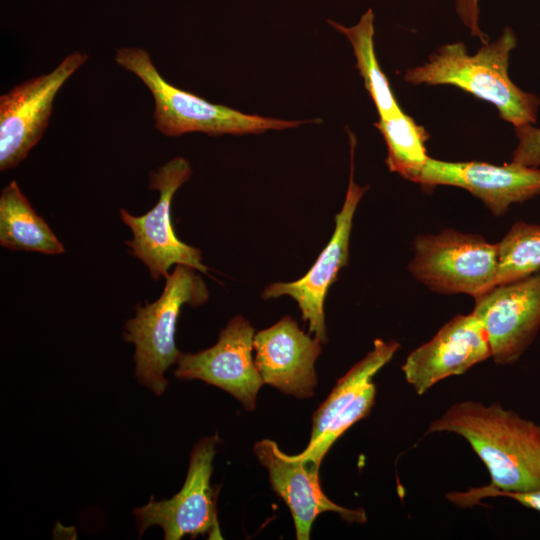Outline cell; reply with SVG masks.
I'll list each match as a JSON object with an SVG mask.
<instances>
[{"instance_id": "6da1fadb", "label": "cell", "mask_w": 540, "mask_h": 540, "mask_svg": "<svg viewBox=\"0 0 540 540\" xmlns=\"http://www.w3.org/2000/svg\"><path fill=\"white\" fill-rule=\"evenodd\" d=\"M455 433L463 437L485 464L490 483L503 492L540 489V425L498 402L484 405L465 400L432 421L426 434Z\"/></svg>"}, {"instance_id": "7a4b0ae2", "label": "cell", "mask_w": 540, "mask_h": 540, "mask_svg": "<svg viewBox=\"0 0 540 540\" xmlns=\"http://www.w3.org/2000/svg\"><path fill=\"white\" fill-rule=\"evenodd\" d=\"M517 37L505 27L493 42L468 54L462 42L441 46L423 65L409 68L404 81L412 85H452L492 103L502 119L514 127L537 121L540 99L520 89L509 77V58Z\"/></svg>"}, {"instance_id": "3957f363", "label": "cell", "mask_w": 540, "mask_h": 540, "mask_svg": "<svg viewBox=\"0 0 540 540\" xmlns=\"http://www.w3.org/2000/svg\"><path fill=\"white\" fill-rule=\"evenodd\" d=\"M115 62L133 73L148 88L154 101L155 129L168 137L192 132L211 136L257 134L295 128L311 122L251 115L210 103L167 82L152 62L150 54L142 48H118Z\"/></svg>"}, {"instance_id": "277c9868", "label": "cell", "mask_w": 540, "mask_h": 540, "mask_svg": "<svg viewBox=\"0 0 540 540\" xmlns=\"http://www.w3.org/2000/svg\"><path fill=\"white\" fill-rule=\"evenodd\" d=\"M208 299L209 290L197 270L176 265L165 279L159 298L137 305L135 316L126 322L123 339L135 347V376L156 395L165 392V372L182 354L175 342L182 306L198 307Z\"/></svg>"}, {"instance_id": "5b68a950", "label": "cell", "mask_w": 540, "mask_h": 540, "mask_svg": "<svg viewBox=\"0 0 540 540\" xmlns=\"http://www.w3.org/2000/svg\"><path fill=\"white\" fill-rule=\"evenodd\" d=\"M191 174L190 163L177 156L149 174V189L159 193L151 210L137 216L120 209L121 220L131 232V239L125 242L129 254L147 267L153 280L166 279L170 268L176 265L209 273L210 269L202 262L201 250L176 236L171 219L173 197Z\"/></svg>"}, {"instance_id": "8992f818", "label": "cell", "mask_w": 540, "mask_h": 540, "mask_svg": "<svg viewBox=\"0 0 540 540\" xmlns=\"http://www.w3.org/2000/svg\"><path fill=\"white\" fill-rule=\"evenodd\" d=\"M408 268L434 292L476 298L496 285L497 248L480 235L445 229L415 238Z\"/></svg>"}, {"instance_id": "52a82bcc", "label": "cell", "mask_w": 540, "mask_h": 540, "mask_svg": "<svg viewBox=\"0 0 540 540\" xmlns=\"http://www.w3.org/2000/svg\"><path fill=\"white\" fill-rule=\"evenodd\" d=\"M219 442L216 434L204 437L194 445L184 485L177 494L170 499L151 500L134 510L140 536L146 529L159 526L166 540H179L186 535L222 538L216 509L217 493L210 481Z\"/></svg>"}, {"instance_id": "ba28073f", "label": "cell", "mask_w": 540, "mask_h": 540, "mask_svg": "<svg viewBox=\"0 0 540 540\" xmlns=\"http://www.w3.org/2000/svg\"><path fill=\"white\" fill-rule=\"evenodd\" d=\"M88 60L73 51L49 73L12 87L0 97V170L17 167L45 133L57 93Z\"/></svg>"}, {"instance_id": "9c48e42d", "label": "cell", "mask_w": 540, "mask_h": 540, "mask_svg": "<svg viewBox=\"0 0 540 540\" xmlns=\"http://www.w3.org/2000/svg\"><path fill=\"white\" fill-rule=\"evenodd\" d=\"M350 138V177L345 200L340 212L335 216V229L313 266L298 280L276 282L268 285L262 292L264 299L290 296L301 311L302 319L308 323L309 330L321 343L327 342L324 303L330 286L335 282L339 271L348 264L349 243L353 218L357 206L367 191L354 181V150L356 138L348 130Z\"/></svg>"}, {"instance_id": "30bf717a", "label": "cell", "mask_w": 540, "mask_h": 540, "mask_svg": "<svg viewBox=\"0 0 540 540\" xmlns=\"http://www.w3.org/2000/svg\"><path fill=\"white\" fill-rule=\"evenodd\" d=\"M254 328L242 316H235L221 330L218 341L197 353H182L175 376L198 379L228 392L245 409L254 410L257 394L264 382L252 352Z\"/></svg>"}, {"instance_id": "8fae6325", "label": "cell", "mask_w": 540, "mask_h": 540, "mask_svg": "<svg viewBox=\"0 0 540 540\" xmlns=\"http://www.w3.org/2000/svg\"><path fill=\"white\" fill-rule=\"evenodd\" d=\"M474 299L472 313L486 330L491 358L497 364H513L540 329V272L495 285Z\"/></svg>"}, {"instance_id": "7c38bea8", "label": "cell", "mask_w": 540, "mask_h": 540, "mask_svg": "<svg viewBox=\"0 0 540 540\" xmlns=\"http://www.w3.org/2000/svg\"><path fill=\"white\" fill-rule=\"evenodd\" d=\"M424 189L460 187L480 199L495 216L509 206L540 195V169L511 161L494 165L480 161L451 162L428 158L417 180Z\"/></svg>"}, {"instance_id": "4fadbf2b", "label": "cell", "mask_w": 540, "mask_h": 540, "mask_svg": "<svg viewBox=\"0 0 540 540\" xmlns=\"http://www.w3.org/2000/svg\"><path fill=\"white\" fill-rule=\"evenodd\" d=\"M491 356L486 330L471 312L451 318L407 356L401 370L416 394L423 395L441 380L461 375Z\"/></svg>"}, {"instance_id": "5bb4252c", "label": "cell", "mask_w": 540, "mask_h": 540, "mask_svg": "<svg viewBox=\"0 0 540 540\" xmlns=\"http://www.w3.org/2000/svg\"><path fill=\"white\" fill-rule=\"evenodd\" d=\"M253 452L269 475L272 489L290 509L298 540L310 539L312 524L318 515L334 512L350 523H365L363 509H349L331 501L322 491L319 475L308 469L298 455H288L276 442L263 439Z\"/></svg>"}, {"instance_id": "9a60e30c", "label": "cell", "mask_w": 540, "mask_h": 540, "mask_svg": "<svg viewBox=\"0 0 540 540\" xmlns=\"http://www.w3.org/2000/svg\"><path fill=\"white\" fill-rule=\"evenodd\" d=\"M255 364L264 384L297 398H310L317 385L315 362L321 342L290 316L254 336Z\"/></svg>"}, {"instance_id": "2e32d148", "label": "cell", "mask_w": 540, "mask_h": 540, "mask_svg": "<svg viewBox=\"0 0 540 540\" xmlns=\"http://www.w3.org/2000/svg\"><path fill=\"white\" fill-rule=\"evenodd\" d=\"M0 245L10 250L46 255L65 252L63 243L14 180L0 194Z\"/></svg>"}, {"instance_id": "e0dca14e", "label": "cell", "mask_w": 540, "mask_h": 540, "mask_svg": "<svg viewBox=\"0 0 540 540\" xmlns=\"http://www.w3.org/2000/svg\"><path fill=\"white\" fill-rule=\"evenodd\" d=\"M374 19V12L369 8L363 13L359 21L351 27L344 26L331 19H328L327 22L345 35L350 42L356 59V68L374 102L379 118L384 119L402 112V109L376 57Z\"/></svg>"}, {"instance_id": "ac0fdd59", "label": "cell", "mask_w": 540, "mask_h": 540, "mask_svg": "<svg viewBox=\"0 0 540 540\" xmlns=\"http://www.w3.org/2000/svg\"><path fill=\"white\" fill-rule=\"evenodd\" d=\"M399 348L400 344L396 341L387 342L382 339L374 341L373 349L338 380L331 393L314 413L308 445L317 440L330 422L351 404L369 383L373 382L375 374L393 358Z\"/></svg>"}, {"instance_id": "d6986e66", "label": "cell", "mask_w": 540, "mask_h": 540, "mask_svg": "<svg viewBox=\"0 0 540 540\" xmlns=\"http://www.w3.org/2000/svg\"><path fill=\"white\" fill-rule=\"evenodd\" d=\"M387 146L385 163L391 172L416 183L429 158L427 130L403 111L374 123Z\"/></svg>"}, {"instance_id": "ffe728a7", "label": "cell", "mask_w": 540, "mask_h": 540, "mask_svg": "<svg viewBox=\"0 0 540 540\" xmlns=\"http://www.w3.org/2000/svg\"><path fill=\"white\" fill-rule=\"evenodd\" d=\"M496 248V285L540 272V224L514 223Z\"/></svg>"}, {"instance_id": "44dd1931", "label": "cell", "mask_w": 540, "mask_h": 540, "mask_svg": "<svg viewBox=\"0 0 540 540\" xmlns=\"http://www.w3.org/2000/svg\"><path fill=\"white\" fill-rule=\"evenodd\" d=\"M376 386L369 383L360 395L343 409L312 444L298 454L305 466L319 474L321 462L333 445L352 425L366 417L375 403Z\"/></svg>"}, {"instance_id": "7402d4cb", "label": "cell", "mask_w": 540, "mask_h": 540, "mask_svg": "<svg viewBox=\"0 0 540 540\" xmlns=\"http://www.w3.org/2000/svg\"><path fill=\"white\" fill-rule=\"evenodd\" d=\"M489 497H507L519 504L540 512V489L528 492H503L489 486L472 487L465 492H451L446 498L460 507L479 505L482 499Z\"/></svg>"}, {"instance_id": "603a6c76", "label": "cell", "mask_w": 540, "mask_h": 540, "mask_svg": "<svg viewBox=\"0 0 540 540\" xmlns=\"http://www.w3.org/2000/svg\"><path fill=\"white\" fill-rule=\"evenodd\" d=\"M518 139L512 161L528 167L540 166V128L533 125L515 127Z\"/></svg>"}, {"instance_id": "cb8c5ba5", "label": "cell", "mask_w": 540, "mask_h": 540, "mask_svg": "<svg viewBox=\"0 0 540 540\" xmlns=\"http://www.w3.org/2000/svg\"><path fill=\"white\" fill-rule=\"evenodd\" d=\"M480 0H455V10L462 23L470 30L471 37L478 38L482 44L489 42V37L480 27Z\"/></svg>"}]
</instances>
